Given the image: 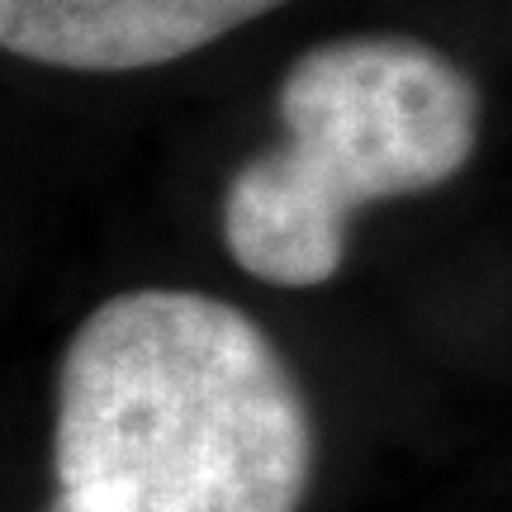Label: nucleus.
Segmentation results:
<instances>
[{
  "label": "nucleus",
  "mask_w": 512,
  "mask_h": 512,
  "mask_svg": "<svg viewBox=\"0 0 512 512\" xmlns=\"http://www.w3.org/2000/svg\"><path fill=\"white\" fill-rule=\"evenodd\" d=\"M53 475L48 512H299L309 399L233 304L119 294L62 356Z\"/></svg>",
  "instance_id": "obj_1"
},
{
  "label": "nucleus",
  "mask_w": 512,
  "mask_h": 512,
  "mask_svg": "<svg viewBox=\"0 0 512 512\" xmlns=\"http://www.w3.org/2000/svg\"><path fill=\"white\" fill-rule=\"evenodd\" d=\"M285 143L242 166L223 242L247 275L309 290L337 275L351 214L437 190L479 143L470 72L418 38H337L280 86Z\"/></svg>",
  "instance_id": "obj_2"
},
{
  "label": "nucleus",
  "mask_w": 512,
  "mask_h": 512,
  "mask_svg": "<svg viewBox=\"0 0 512 512\" xmlns=\"http://www.w3.org/2000/svg\"><path fill=\"white\" fill-rule=\"evenodd\" d=\"M285 0H0V48L67 72H143L219 43Z\"/></svg>",
  "instance_id": "obj_3"
}]
</instances>
